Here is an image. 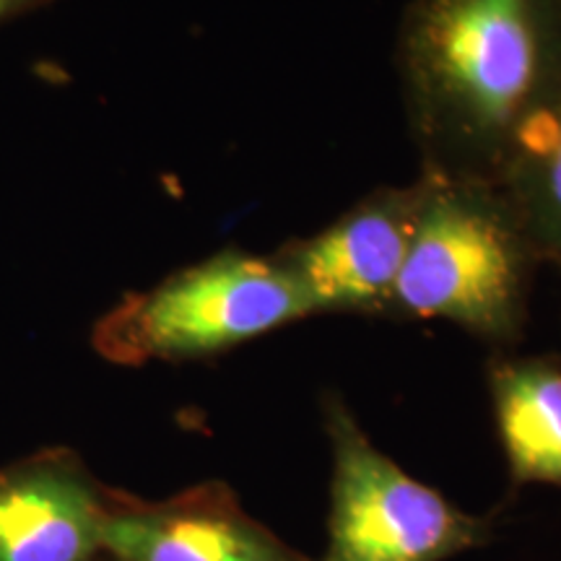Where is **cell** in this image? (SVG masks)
<instances>
[{
  "mask_svg": "<svg viewBox=\"0 0 561 561\" xmlns=\"http://www.w3.org/2000/svg\"><path fill=\"white\" fill-rule=\"evenodd\" d=\"M398 73L421 174L496 185L561 96V0H411Z\"/></svg>",
  "mask_w": 561,
  "mask_h": 561,
  "instance_id": "obj_1",
  "label": "cell"
},
{
  "mask_svg": "<svg viewBox=\"0 0 561 561\" xmlns=\"http://www.w3.org/2000/svg\"><path fill=\"white\" fill-rule=\"evenodd\" d=\"M416 229L388 318L447 320L491 346L528 325L538 255L496 185L421 174Z\"/></svg>",
  "mask_w": 561,
  "mask_h": 561,
  "instance_id": "obj_2",
  "label": "cell"
},
{
  "mask_svg": "<svg viewBox=\"0 0 561 561\" xmlns=\"http://www.w3.org/2000/svg\"><path fill=\"white\" fill-rule=\"evenodd\" d=\"M305 318V294L273 255L224 248L96 320L91 346L121 367L195 362L224 354Z\"/></svg>",
  "mask_w": 561,
  "mask_h": 561,
  "instance_id": "obj_3",
  "label": "cell"
},
{
  "mask_svg": "<svg viewBox=\"0 0 561 561\" xmlns=\"http://www.w3.org/2000/svg\"><path fill=\"white\" fill-rule=\"evenodd\" d=\"M333 455L328 551L320 561H447L491 528L377 450L341 396L322 398Z\"/></svg>",
  "mask_w": 561,
  "mask_h": 561,
  "instance_id": "obj_4",
  "label": "cell"
},
{
  "mask_svg": "<svg viewBox=\"0 0 561 561\" xmlns=\"http://www.w3.org/2000/svg\"><path fill=\"white\" fill-rule=\"evenodd\" d=\"M421 198V178L377 187L318 234L289 240L271 255L305 294L312 314L388 318Z\"/></svg>",
  "mask_w": 561,
  "mask_h": 561,
  "instance_id": "obj_5",
  "label": "cell"
},
{
  "mask_svg": "<svg viewBox=\"0 0 561 561\" xmlns=\"http://www.w3.org/2000/svg\"><path fill=\"white\" fill-rule=\"evenodd\" d=\"M102 546L112 561H289L297 557L242 507L240 496L224 481L195 483L153 502L110 489Z\"/></svg>",
  "mask_w": 561,
  "mask_h": 561,
  "instance_id": "obj_6",
  "label": "cell"
},
{
  "mask_svg": "<svg viewBox=\"0 0 561 561\" xmlns=\"http://www.w3.org/2000/svg\"><path fill=\"white\" fill-rule=\"evenodd\" d=\"M107 491L79 453L45 447L0 468V561H94Z\"/></svg>",
  "mask_w": 561,
  "mask_h": 561,
  "instance_id": "obj_7",
  "label": "cell"
},
{
  "mask_svg": "<svg viewBox=\"0 0 561 561\" xmlns=\"http://www.w3.org/2000/svg\"><path fill=\"white\" fill-rule=\"evenodd\" d=\"M489 390L512 481L561 489V362L500 356Z\"/></svg>",
  "mask_w": 561,
  "mask_h": 561,
  "instance_id": "obj_8",
  "label": "cell"
},
{
  "mask_svg": "<svg viewBox=\"0 0 561 561\" xmlns=\"http://www.w3.org/2000/svg\"><path fill=\"white\" fill-rule=\"evenodd\" d=\"M496 187L538 261L561 271V96L517 138Z\"/></svg>",
  "mask_w": 561,
  "mask_h": 561,
  "instance_id": "obj_9",
  "label": "cell"
},
{
  "mask_svg": "<svg viewBox=\"0 0 561 561\" xmlns=\"http://www.w3.org/2000/svg\"><path fill=\"white\" fill-rule=\"evenodd\" d=\"M47 3H53V0H0V21L19 16V13L34 11V9H39V5H47Z\"/></svg>",
  "mask_w": 561,
  "mask_h": 561,
  "instance_id": "obj_10",
  "label": "cell"
},
{
  "mask_svg": "<svg viewBox=\"0 0 561 561\" xmlns=\"http://www.w3.org/2000/svg\"><path fill=\"white\" fill-rule=\"evenodd\" d=\"M94 561H112V559L107 557V553H104V551H102V553H100V557H96Z\"/></svg>",
  "mask_w": 561,
  "mask_h": 561,
  "instance_id": "obj_11",
  "label": "cell"
},
{
  "mask_svg": "<svg viewBox=\"0 0 561 561\" xmlns=\"http://www.w3.org/2000/svg\"><path fill=\"white\" fill-rule=\"evenodd\" d=\"M289 561H312V559H307V557H301V553H297V557L289 559Z\"/></svg>",
  "mask_w": 561,
  "mask_h": 561,
  "instance_id": "obj_12",
  "label": "cell"
}]
</instances>
